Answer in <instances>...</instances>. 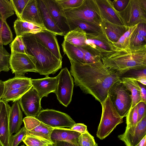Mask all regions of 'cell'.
<instances>
[{"mask_svg": "<svg viewBox=\"0 0 146 146\" xmlns=\"http://www.w3.org/2000/svg\"><path fill=\"white\" fill-rule=\"evenodd\" d=\"M10 47L11 52L29 54L21 36H16L10 44Z\"/></svg>", "mask_w": 146, "mask_h": 146, "instance_id": "obj_37", "label": "cell"}, {"mask_svg": "<svg viewBox=\"0 0 146 146\" xmlns=\"http://www.w3.org/2000/svg\"><path fill=\"white\" fill-rule=\"evenodd\" d=\"M81 133L70 129L64 128H54L51 135V139L53 143L63 141L80 146L78 138Z\"/></svg>", "mask_w": 146, "mask_h": 146, "instance_id": "obj_19", "label": "cell"}, {"mask_svg": "<svg viewBox=\"0 0 146 146\" xmlns=\"http://www.w3.org/2000/svg\"><path fill=\"white\" fill-rule=\"evenodd\" d=\"M27 134V130L24 126L15 134L12 135L10 146H17Z\"/></svg>", "mask_w": 146, "mask_h": 146, "instance_id": "obj_43", "label": "cell"}, {"mask_svg": "<svg viewBox=\"0 0 146 146\" xmlns=\"http://www.w3.org/2000/svg\"><path fill=\"white\" fill-rule=\"evenodd\" d=\"M137 25L128 27L127 30L120 37L117 42H112L115 48H125L129 45L131 34Z\"/></svg>", "mask_w": 146, "mask_h": 146, "instance_id": "obj_33", "label": "cell"}, {"mask_svg": "<svg viewBox=\"0 0 146 146\" xmlns=\"http://www.w3.org/2000/svg\"><path fill=\"white\" fill-rule=\"evenodd\" d=\"M135 146H146V135Z\"/></svg>", "mask_w": 146, "mask_h": 146, "instance_id": "obj_52", "label": "cell"}, {"mask_svg": "<svg viewBox=\"0 0 146 146\" xmlns=\"http://www.w3.org/2000/svg\"><path fill=\"white\" fill-rule=\"evenodd\" d=\"M66 19L70 31L78 28L87 34L92 35L105 34L102 27L81 20Z\"/></svg>", "mask_w": 146, "mask_h": 146, "instance_id": "obj_20", "label": "cell"}, {"mask_svg": "<svg viewBox=\"0 0 146 146\" xmlns=\"http://www.w3.org/2000/svg\"><path fill=\"white\" fill-rule=\"evenodd\" d=\"M70 129L81 134L84 133L88 131L87 126L84 124L82 123H76Z\"/></svg>", "mask_w": 146, "mask_h": 146, "instance_id": "obj_47", "label": "cell"}, {"mask_svg": "<svg viewBox=\"0 0 146 146\" xmlns=\"http://www.w3.org/2000/svg\"><path fill=\"white\" fill-rule=\"evenodd\" d=\"M23 122L27 131H30L38 126L41 122L35 117H26L23 119Z\"/></svg>", "mask_w": 146, "mask_h": 146, "instance_id": "obj_44", "label": "cell"}, {"mask_svg": "<svg viewBox=\"0 0 146 146\" xmlns=\"http://www.w3.org/2000/svg\"><path fill=\"white\" fill-rule=\"evenodd\" d=\"M41 99L32 87L19 100L22 111L26 117H36L41 110Z\"/></svg>", "mask_w": 146, "mask_h": 146, "instance_id": "obj_11", "label": "cell"}, {"mask_svg": "<svg viewBox=\"0 0 146 146\" xmlns=\"http://www.w3.org/2000/svg\"><path fill=\"white\" fill-rule=\"evenodd\" d=\"M137 107L138 120L139 121L146 114V104L142 102H140L137 105Z\"/></svg>", "mask_w": 146, "mask_h": 146, "instance_id": "obj_46", "label": "cell"}, {"mask_svg": "<svg viewBox=\"0 0 146 146\" xmlns=\"http://www.w3.org/2000/svg\"><path fill=\"white\" fill-rule=\"evenodd\" d=\"M29 0H10L17 19L21 20V15Z\"/></svg>", "mask_w": 146, "mask_h": 146, "instance_id": "obj_40", "label": "cell"}, {"mask_svg": "<svg viewBox=\"0 0 146 146\" xmlns=\"http://www.w3.org/2000/svg\"><path fill=\"white\" fill-rule=\"evenodd\" d=\"M126 128L136 126L137 123V107L136 105L129 110L126 116Z\"/></svg>", "mask_w": 146, "mask_h": 146, "instance_id": "obj_38", "label": "cell"}, {"mask_svg": "<svg viewBox=\"0 0 146 146\" xmlns=\"http://www.w3.org/2000/svg\"><path fill=\"white\" fill-rule=\"evenodd\" d=\"M58 76V82L55 93L60 103L67 107L72 100L74 86L73 79L66 67L62 69Z\"/></svg>", "mask_w": 146, "mask_h": 146, "instance_id": "obj_9", "label": "cell"}, {"mask_svg": "<svg viewBox=\"0 0 146 146\" xmlns=\"http://www.w3.org/2000/svg\"><path fill=\"white\" fill-rule=\"evenodd\" d=\"M32 87V85L11 90L3 96L1 99L8 102L19 100Z\"/></svg>", "mask_w": 146, "mask_h": 146, "instance_id": "obj_31", "label": "cell"}, {"mask_svg": "<svg viewBox=\"0 0 146 146\" xmlns=\"http://www.w3.org/2000/svg\"><path fill=\"white\" fill-rule=\"evenodd\" d=\"M102 25L106 35L112 42H117L128 28L125 25H115L103 19Z\"/></svg>", "mask_w": 146, "mask_h": 146, "instance_id": "obj_23", "label": "cell"}, {"mask_svg": "<svg viewBox=\"0 0 146 146\" xmlns=\"http://www.w3.org/2000/svg\"><path fill=\"white\" fill-rule=\"evenodd\" d=\"M21 19L45 28L37 0H29L22 14Z\"/></svg>", "mask_w": 146, "mask_h": 146, "instance_id": "obj_18", "label": "cell"}, {"mask_svg": "<svg viewBox=\"0 0 146 146\" xmlns=\"http://www.w3.org/2000/svg\"><path fill=\"white\" fill-rule=\"evenodd\" d=\"M70 62V73L75 85L100 103L107 97L110 87L120 80L121 76L106 67L101 58L90 63Z\"/></svg>", "mask_w": 146, "mask_h": 146, "instance_id": "obj_1", "label": "cell"}, {"mask_svg": "<svg viewBox=\"0 0 146 146\" xmlns=\"http://www.w3.org/2000/svg\"><path fill=\"white\" fill-rule=\"evenodd\" d=\"M4 90V84L3 81L0 80V99L3 96Z\"/></svg>", "mask_w": 146, "mask_h": 146, "instance_id": "obj_51", "label": "cell"}, {"mask_svg": "<svg viewBox=\"0 0 146 146\" xmlns=\"http://www.w3.org/2000/svg\"><path fill=\"white\" fill-rule=\"evenodd\" d=\"M78 141L80 146H93L96 143L94 137L88 131L80 135Z\"/></svg>", "mask_w": 146, "mask_h": 146, "instance_id": "obj_42", "label": "cell"}, {"mask_svg": "<svg viewBox=\"0 0 146 146\" xmlns=\"http://www.w3.org/2000/svg\"></svg>", "mask_w": 146, "mask_h": 146, "instance_id": "obj_57", "label": "cell"}, {"mask_svg": "<svg viewBox=\"0 0 146 146\" xmlns=\"http://www.w3.org/2000/svg\"><path fill=\"white\" fill-rule=\"evenodd\" d=\"M21 36L28 53L35 58L37 72L48 76L55 74L62 68V60L58 59L46 48L34 34L27 33Z\"/></svg>", "mask_w": 146, "mask_h": 146, "instance_id": "obj_3", "label": "cell"}, {"mask_svg": "<svg viewBox=\"0 0 146 146\" xmlns=\"http://www.w3.org/2000/svg\"><path fill=\"white\" fill-rule=\"evenodd\" d=\"M22 141L27 146H48L53 145L50 141L32 135L27 134Z\"/></svg>", "mask_w": 146, "mask_h": 146, "instance_id": "obj_32", "label": "cell"}, {"mask_svg": "<svg viewBox=\"0 0 146 146\" xmlns=\"http://www.w3.org/2000/svg\"><path fill=\"white\" fill-rule=\"evenodd\" d=\"M120 81L131 92L132 99L131 108H133L141 102L140 88L138 82L126 77H121Z\"/></svg>", "mask_w": 146, "mask_h": 146, "instance_id": "obj_26", "label": "cell"}, {"mask_svg": "<svg viewBox=\"0 0 146 146\" xmlns=\"http://www.w3.org/2000/svg\"><path fill=\"white\" fill-rule=\"evenodd\" d=\"M37 1L45 29L56 35L64 36V33L56 25L42 0Z\"/></svg>", "mask_w": 146, "mask_h": 146, "instance_id": "obj_21", "label": "cell"}, {"mask_svg": "<svg viewBox=\"0 0 146 146\" xmlns=\"http://www.w3.org/2000/svg\"><path fill=\"white\" fill-rule=\"evenodd\" d=\"M55 23L65 35L70 31L66 18L54 0H42Z\"/></svg>", "mask_w": 146, "mask_h": 146, "instance_id": "obj_17", "label": "cell"}, {"mask_svg": "<svg viewBox=\"0 0 146 146\" xmlns=\"http://www.w3.org/2000/svg\"><path fill=\"white\" fill-rule=\"evenodd\" d=\"M64 40L78 47L88 48L86 44V34L78 28L71 30L64 35Z\"/></svg>", "mask_w": 146, "mask_h": 146, "instance_id": "obj_25", "label": "cell"}, {"mask_svg": "<svg viewBox=\"0 0 146 146\" xmlns=\"http://www.w3.org/2000/svg\"><path fill=\"white\" fill-rule=\"evenodd\" d=\"M58 76H48L40 79H31L32 87L36 90L40 98L47 97L49 94L56 92L58 82Z\"/></svg>", "mask_w": 146, "mask_h": 146, "instance_id": "obj_14", "label": "cell"}, {"mask_svg": "<svg viewBox=\"0 0 146 146\" xmlns=\"http://www.w3.org/2000/svg\"><path fill=\"white\" fill-rule=\"evenodd\" d=\"M61 10L76 8L80 6L84 0H54Z\"/></svg>", "mask_w": 146, "mask_h": 146, "instance_id": "obj_39", "label": "cell"}, {"mask_svg": "<svg viewBox=\"0 0 146 146\" xmlns=\"http://www.w3.org/2000/svg\"><path fill=\"white\" fill-rule=\"evenodd\" d=\"M101 104L102 113L96 135L97 137L103 140L123 121V118L118 113L108 95Z\"/></svg>", "mask_w": 146, "mask_h": 146, "instance_id": "obj_4", "label": "cell"}, {"mask_svg": "<svg viewBox=\"0 0 146 146\" xmlns=\"http://www.w3.org/2000/svg\"><path fill=\"white\" fill-rule=\"evenodd\" d=\"M53 146V145H49V146Z\"/></svg>", "mask_w": 146, "mask_h": 146, "instance_id": "obj_55", "label": "cell"}, {"mask_svg": "<svg viewBox=\"0 0 146 146\" xmlns=\"http://www.w3.org/2000/svg\"><path fill=\"white\" fill-rule=\"evenodd\" d=\"M104 65L121 77L131 70L146 69V44L115 48L101 57Z\"/></svg>", "mask_w": 146, "mask_h": 146, "instance_id": "obj_2", "label": "cell"}, {"mask_svg": "<svg viewBox=\"0 0 146 146\" xmlns=\"http://www.w3.org/2000/svg\"><path fill=\"white\" fill-rule=\"evenodd\" d=\"M135 30L146 38V23L142 22L138 23L135 28Z\"/></svg>", "mask_w": 146, "mask_h": 146, "instance_id": "obj_48", "label": "cell"}, {"mask_svg": "<svg viewBox=\"0 0 146 146\" xmlns=\"http://www.w3.org/2000/svg\"><path fill=\"white\" fill-rule=\"evenodd\" d=\"M21 108L19 100L14 102L11 107L9 125L12 134L19 131L23 122V115Z\"/></svg>", "mask_w": 146, "mask_h": 146, "instance_id": "obj_22", "label": "cell"}, {"mask_svg": "<svg viewBox=\"0 0 146 146\" xmlns=\"http://www.w3.org/2000/svg\"><path fill=\"white\" fill-rule=\"evenodd\" d=\"M146 135V114L136 126L126 128L124 133L118 136L126 146H135Z\"/></svg>", "mask_w": 146, "mask_h": 146, "instance_id": "obj_12", "label": "cell"}, {"mask_svg": "<svg viewBox=\"0 0 146 146\" xmlns=\"http://www.w3.org/2000/svg\"><path fill=\"white\" fill-rule=\"evenodd\" d=\"M146 11L141 0H129L125 9L118 12L124 25L128 28L140 23H146Z\"/></svg>", "mask_w": 146, "mask_h": 146, "instance_id": "obj_7", "label": "cell"}, {"mask_svg": "<svg viewBox=\"0 0 146 146\" xmlns=\"http://www.w3.org/2000/svg\"><path fill=\"white\" fill-rule=\"evenodd\" d=\"M108 95L119 115L123 118L126 117L131 107V95L120 80L110 87Z\"/></svg>", "mask_w": 146, "mask_h": 146, "instance_id": "obj_6", "label": "cell"}, {"mask_svg": "<svg viewBox=\"0 0 146 146\" xmlns=\"http://www.w3.org/2000/svg\"><path fill=\"white\" fill-rule=\"evenodd\" d=\"M31 78L25 76H15L13 78L3 82L4 90L3 95L13 90L31 85Z\"/></svg>", "mask_w": 146, "mask_h": 146, "instance_id": "obj_28", "label": "cell"}, {"mask_svg": "<svg viewBox=\"0 0 146 146\" xmlns=\"http://www.w3.org/2000/svg\"><path fill=\"white\" fill-rule=\"evenodd\" d=\"M135 29L131 34L129 44L137 46L145 44L146 38L138 33L135 31Z\"/></svg>", "mask_w": 146, "mask_h": 146, "instance_id": "obj_41", "label": "cell"}, {"mask_svg": "<svg viewBox=\"0 0 146 146\" xmlns=\"http://www.w3.org/2000/svg\"><path fill=\"white\" fill-rule=\"evenodd\" d=\"M125 74H127L121 77L130 78L146 86V69L141 70H131L127 71Z\"/></svg>", "mask_w": 146, "mask_h": 146, "instance_id": "obj_35", "label": "cell"}, {"mask_svg": "<svg viewBox=\"0 0 146 146\" xmlns=\"http://www.w3.org/2000/svg\"><path fill=\"white\" fill-rule=\"evenodd\" d=\"M54 129L41 122L40 124L34 129L27 131V134L35 136L52 142L51 139V135Z\"/></svg>", "mask_w": 146, "mask_h": 146, "instance_id": "obj_29", "label": "cell"}, {"mask_svg": "<svg viewBox=\"0 0 146 146\" xmlns=\"http://www.w3.org/2000/svg\"><path fill=\"white\" fill-rule=\"evenodd\" d=\"M34 35L36 38L56 58L62 60L60 47L55 34L44 29Z\"/></svg>", "mask_w": 146, "mask_h": 146, "instance_id": "obj_16", "label": "cell"}, {"mask_svg": "<svg viewBox=\"0 0 146 146\" xmlns=\"http://www.w3.org/2000/svg\"><path fill=\"white\" fill-rule=\"evenodd\" d=\"M14 28L16 36L27 33L36 34L45 28L32 23L17 19L14 22Z\"/></svg>", "mask_w": 146, "mask_h": 146, "instance_id": "obj_24", "label": "cell"}, {"mask_svg": "<svg viewBox=\"0 0 146 146\" xmlns=\"http://www.w3.org/2000/svg\"><path fill=\"white\" fill-rule=\"evenodd\" d=\"M11 54L3 45H0V70L8 72L10 69L9 60Z\"/></svg>", "mask_w": 146, "mask_h": 146, "instance_id": "obj_34", "label": "cell"}, {"mask_svg": "<svg viewBox=\"0 0 146 146\" xmlns=\"http://www.w3.org/2000/svg\"><path fill=\"white\" fill-rule=\"evenodd\" d=\"M11 107L8 102L0 99V146H10L12 136L9 117Z\"/></svg>", "mask_w": 146, "mask_h": 146, "instance_id": "obj_13", "label": "cell"}, {"mask_svg": "<svg viewBox=\"0 0 146 146\" xmlns=\"http://www.w3.org/2000/svg\"><path fill=\"white\" fill-rule=\"evenodd\" d=\"M111 1L115 10L119 12L125 9L128 4L129 0H115Z\"/></svg>", "mask_w": 146, "mask_h": 146, "instance_id": "obj_45", "label": "cell"}, {"mask_svg": "<svg viewBox=\"0 0 146 146\" xmlns=\"http://www.w3.org/2000/svg\"><path fill=\"white\" fill-rule=\"evenodd\" d=\"M61 11L66 19L81 20L103 27L102 19L95 0H84L78 7Z\"/></svg>", "mask_w": 146, "mask_h": 146, "instance_id": "obj_5", "label": "cell"}, {"mask_svg": "<svg viewBox=\"0 0 146 146\" xmlns=\"http://www.w3.org/2000/svg\"><path fill=\"white\" fill-rule=\"evenodd\" d=\"M64 53L70 62L85 63L84 54L80 48L64 40L62 44Z\"/></svg>", "mask_w": 146, "mask_h": 146, "instance_id": "obj_27", "label": "cell"}, {"mask_svg": "<svg viewBox=\"0 0 146 146\" xmlns=\"http://www.w3.org/2000/svg\"><path fill=\"white\" fill-rule=\"evenodd\" d=\"M13 39V35L10 27L0 14V45H7Z\"/></svg>", "mask_w": 146, "mask_h": 146, "instance_id": "obj_30", "label": "cell"}, {"mask_svg": "<svg viewBox=\"0 0 146 146\" xmlns=\"http://www.w3.org/2000/svg\"><path fill=\"white\" fill-rule=\"evenodd\" d=\"M102 19L119 25H124L117 12L113 8L111 0H95Z\"/></svg>", "mask_w": 146, "mask_h": 146, "instance_id": "obj_15", "label": "cell"}, {"mask_svg": "<svg viewBox=\"0 0 146 146\" xmlns=\"http://www.w3.org/2000/svg\"><path fill=\"white\" fill-rule=\"evenodd\" d=\"M35 117L40 122L54 128H71L76 123L67 114L53 109L41 110Z\"/></svg>", "mask_w": 146, "mask_h": 146, "instance_id": "obj_8", "label": "cell"}, {"mask_svg": "<svg viewBox=\"0 0 146 146\" xmlns=\"http://www.w3.org/2000/svg\"><path fill=\"white\" fill-rule=\"evenodd\" d=\"M140 88L141 102L146 104V90L145 85L138 82Z\"/></svg>", "mask_w": 146, "mask_h": 146, "instance_id": "obj_49", "label": "cell"}, {"mask_svg": "<svg viewBox=\"0 0 146 146\" xmlns=\"http://www.w3.org/2000/svg\"><path fill=\"white\" fill-rule=\"evenodd\" d=\"M53 146H78L68 142L61 141L53 144Z\"/></svg>", "mask_w": 146, "mask_h": 146, "instance_id": "obj_50", "label": "cell"}, {"mask_svg": "<svg viewBox=\"0 0 146 146\" xmlns=\"http://www.w3.org/2000/svg\"><path fill=\"white\" fill-rule=\"evenodd\" d=\"M1 71V70H0V72Z\"/></svg>", "mask_w": 146, "mask_h": 146, "instance_id": "obj_56", "label": "cell"}, {"mask_svg": "<svg viewBox=\"0 0 146 146\" xmlns=\"http://www.w3.org/2000/svg\"><path fill=\"white\" fill-rule=\"evenodd\" d=\"M93 146H98V144L97 143H96V144Z\"/></svg>", "mask_w": 146, "mask_h": 146, "instance_id": "obj_53", "label": "cell"}, {"mask_svg": "<svg viewBox=\"0 0 146 146\" xmlns=\"http://www.w3.org/2000/svg\"><path fill=\"white\" fill-rule=\"evenodd\" d=\"M21 146H25L24 145H21Z\"/></svg>", "mask_w": 146, "mask_h": 146, "instance_id": "obj_54", "label": "cell"}, {"mask_svg": "<svg viewBox=\"0 0 146 146\" xmlns=\"http://www.w3.org/2000/svg\"><path fill=\"white\" fill-rule=\"evenodd\" d=\"M36 64L35 58L31 55L11 52L10 68L15 76H24L28 72H37Z\"/></svg>", "mask_w": 146, "mask_h": 146, "instance_id": "obj_10", "label": "cell"}, {"mask_svg": "<svg viewBox=\"0 0 146 146\" xmlns=\"http://www.w3.org/2000/svg\"><path fill=\"white\" fill-rule=\"evenodd\" d=\"M0 14L3 19L6 21L9 17L14 14V11L10 0H0Z\"/></svg>", "mask_w": 146, "mask_h": 146, "instance_id": "obj_36", "label": "cell"}]
</instances>
